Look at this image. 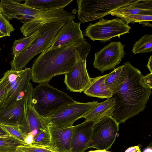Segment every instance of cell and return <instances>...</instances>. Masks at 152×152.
I'll return each mask as SVG.
<instances>
[{
  "instance_id": "obj_24",
  "label": "cell",
  "mask_w": 152,
  "mask_h": 152,
  "mask_svg": "<svg viewBox=\"0 0 152 152\" xmlns=\"http://www.w3.org/2000/svg\"><path fill=\"white\" fill-rule=\"evenodd\" d=\"M40 32L37 31L30 36L18 39H16L12 46V53L15 56L31 44L39 35Z\"/></svg>"
},
{
  "instance_id": "obj_40",
  "label": "cell",
  "mask_w": 152,
  "mask_h": 152,
  "mask_svg": "<svg viewBox=\"0 0 152 152\" xmlns=\"http://www.w3.org/2000/svg\"></svg>"
},
{
  "instance_id": "obj_4",
  "label": "cell",
  "mask_w": 152,
  "mask_h": 152,
  "mask_svg": "<svg viewBox=\"0 0 152 152\" xmlns=\"http://www.w3.org/2000/svg\"><path fill=\"white\" fill-rule=\"evenodd\" d=\"M65 23L63 22L52 23L43 27L38 31L39 36L20 53L13 56L10 62L11 69H23L28 62L37 54L50 47L55 37Z\"/></svg>"
},
{
  "instance_id": "obj_20",
  "label": "cell",
  "mask_w": 152,
  "mask_h": 152,
  "mask_svg": "<svg viewBox=\"0 0 152 152\" xmlns=\"http://www.w3.org/2000/svg\"><path fill=\"white\" fill-rule=\"evenodd\" d=\"M115 105V99L111 97L100 102L95 108L83 118L86 121L97 122L103 118L107 116H112Z\"/></svg>"
},
{
  "instance_id": "obj_12",
  "label": "cell",
  "mask_w": 152,
  "mask_h": 152,
  "mask_svg": "<svg viewBox=\"0 0 152 152\" xmlns=\"http://www.w3.org/2000/svg\"><path fill=\"white\" fill-rule=\"evenodd\" d=\"M125 45L120 42H113L107 45L95 53L93 66L102 73L115 69L124 58L126 53Z\"/></svg>"
},
{
  "instance_id": "obj_1",
  "label": "cell",
  "mask_w": 152,
  "mask_h": 152,
  "mask_svg": "<svg viewBox=\"0 0 152 152\" xmlns=\"http://www.w3.org/2000/svg\"><path fill=\"white\" fill-rule=\"evenodd\" d=\"M91 49L85 39L43 51L34 61L31 80L38 83L49 82L54 76L65 74L79 59H86Z\"/></svg>"
},
{
  "instance_id": "obj_22",
  "label": "cell",
  "mask_w": 152,
  "mask_h": 152,
  "mask_svg": "<svg viewBox=\"0 0 152 152\" xmlns=\"http://www.w3.org/2000/svg\"><path fill=\"white\" fill-rule=\"evenodd\" d=\"M47 127V124L34 110L31 102L28 104L27 107V135H28L36 130L37 131L38 133L42 129Z\"/></svg>"
},
{
  "instance_id": "obj_9",
  "label": "cell",
  "mask_w": 152,
  "mask_h": 152,
  "mask_svg": "<svg viewBox=\"0 0 152 152\" xmlns=\"http://www.w3.org/2000/svg\"><path fill=\"white\" fill-rule=\"evenodd\" d=\"M119 123L112 116H105L93 126L88 148L110 149L114 142L119 130Z\"/></svg>"
},
{
  "instance_id": "obj_19",
  "label": "cell",
  "mask_w": 152,
  "mask_h": 152,
  "mask_svg": "<svg viewBox=\"0 0 152 152\" xmlns=\"http://www.w3.org/2000/svg\"><path fill=\"white\" fill-rule=\"evenodd\" d=\"M110 14L118 18L125 15H152V0H140L138 2L115 10Z\"/></svg>"
},
{
  "instance_id": "obj_39",
  "label": "cell",
  "mask_w": 152,
  "mask_h": 152,
  "mask_svg": "<svg viewBox=\"0 0 152 152\" xmlns=\"http://www.w3.org/2000/svg\"><path fill=\"white\" fill-rule=\"evenodd\" d=\"M4 37H5L4 35L2 34L1 33L0 31V38H1Z\"/></svg>"
},
{
  "instance_id": "obj_17",
  "label": "cell",
  "mask_w": 152,
  "mask_h": 152,
  "mask_svg": "<svg viewBox=\"0 0 152 152\" xmlns=\"http://www.w3.org/2000/svg\"><path fill=\"white\" fill-rule=\"evenodd\" d=\"M47 124L50 136V145L60 152H70L74 126L59 128L50 124Z\"/></svg>"
},
{
  "instance_id": "obj_28",
  "label": "cell",
  "mask_w": 152,
  "mask_h": 152,
  "mask_svg": "<svg viewBox=\"0 0 152 152\" xmlns=\"http://www.w3.org/2000/svg\"><path fill=\"white\" fill-rule=\"evenodd\" d=\"M1 125L9 134L25 144H28L27 140L29 135L25 134L19 127L3 124Z\"/></svg>"
},
{
  "instance_id": "obj_6",
  "label": "cell",
  "mask_w": 152,
  "mask_h": 152,
  "mask_svg": "<svg viewBox=\"0 0 152 152\" xmlns=\"http://www.w3.org/2000/svg\"><path fill=\"white\" fill-rule=\"evenodd\" d=\"M98 101L88 102H75L65 105L44 119L47 124L59 128L72 126L74 123L83 118L97 106Z\"/></svg>"
},
{
  "instance_id": "obj_29",
  "label": "cell",
  "mask_w": 152,
  "mask_h": 152,
  "mask_svg": "<svg viewBox=\"0 0 152 152\" xmlns=\"http://www.w3.org/2000/svg\"><path fill=\"white\" fill-rule=\"evenodd\" d=\"M119 18L128 24L130 23H134L152 21V15H125Z\"/></svg>"
},
{
  "instance_id": "obj_31",
  "label": "cell",
  "mask_w": 152,
  "mask_h": 152,
  "mask_svg": "<svg viewBox=\"0 0 152 152\" xmlns=\"http://www.w3.org/2000/svg\"><path fill=\"white\" fill-rule=\"evenodd\" d=\"M8 79L6 72L0 79V110L3 107L7 93Z\"/></svg>"
},
{
  "instance_id": "obj_13",
  "label": "cell",
  "mask_w": 152,
  "mask_h": 152,
  "mask_svg": "<svg viewBox=\"0 0 152 152\" xmlns=\"http://www.w3.org/2000/svg\"><path fill=\"white\" fill-rule=\"evenodd\" d=\"M21 1L2 0L0 1V11L7 20L16 18L24 23L38 18L45 11L20 3Z\"/></svg>"
},
{
  "instance_id": "obj_8",
  "label": "cell",
  "mask_w": 152,
  "mask_h": 152,
  "mask_svg": "<svg viewBox=\"0 0 152 152\" xmlns=\"http://www.w3.org/2000/svg\"><path fill=\"white\" fill-rule=\"evenodd\" d=\"M131 28L120 18H116L111 20L102 18L94 23H89L83 36L94 41L98 40L104 43L111 39L129 33Z\"/></svg>"
},
{
  "instance_id": "obj_26",
  "label": "cell",
  "mask_w": 152,
  "mask_h": 152,
  "mask_svg": "<svg viewBox=\"0 0 152 152\" xmlns=\"http://www.w3.org/2000/svg\"><path fill=\"white\" fill-rule=\"evenodd\" d=\"M152 50V35L142 36L133 45L132 52L134 54L150 53Z\"/></svg>"
},
{
  "instance_id": "obj_35",
  "label": "cell",
  "mask_w": 152,
  "mask_h": 152,
  "mask_svg": "<svg viewBox=\"0 0 152 152\" xmlns=\"http://www.w3.org/2000/svg\"><path fill=\"white\" fill-rule=\"evenodd\" d=\"M146 66L150 72L151 73H152V56H150Z\"/></svg>"
},
{
  "instance_id": "obj_10",
  "label": "cell",
  "mask_w": 152,
  "mask_h": 152,
  "mask_svg": "<svg viewBox=\"0 0 152 152\" xmlns=\"http://www.w3.org/2000/svg\"><path fill=\"white\" fill-rule=\"evenodd\" d=\"M8 79L7 93L3 107L14 105L30 83L31 68H26L16 71L12 69L6 72Z\"/></svg>"
},
{
  "instance_id": "obj_36",
  "label": "cell",
  "mask_w": 152,
  "mask_h": 152,
  "mask_svg": "<svg viewBox=\"0 0 152 152\" xmlns=\"http://www.w3.org/2000/svg\"><path fill=\"white\" fill-rule=\"evenodd\" d=\"M9 134L2 127L1 125L0 124V137L8 135Z\"/></svg>"
},
{
  "instance_id": "obj_16",
  "label": "cell",
  "mask_w": 152,
  "mask_h": 152,
  "mask_svg": "<svg viewBox=\"0 0 152 152\" xmlns=\"http://www.w3.org/2000/svg\"><path fill=\"white\" fill-rule=\"evenodd\" d=\"M96 122L85 120L74 126L72 138L70 152H84L88 149L94 125Z\"/></svg>"
},
{
  "instance_id": "obj_30",
  "label": "cell",
  "mask_w": 152,
  "mask_h": 152,
  "mask_svg": "<svg viewBox=\"0 0 152 152\" xmlns=\"http://www.w3.org/2000/svg\"><path fill=\"white\" fill-rule=\"evenodd\" d=\"M30 143L50 145V136L48 128L42 129L34 136Z\"/></svg>"
},
{
  "instance_id": "obj_15",
  "label": "cell",
  "mask_w": 152,
  "mask_h": 152,
  "mask_svg": "<svg viewBox=\"0 0 152 152\" xmlns=\"http://www.w3.org/2000/svg\"><path fill=\"white\" fill-rule=\"evenodd\" d=\"M80 22L71 20L65 23L57 33L52 42V48L67 46L85 39L80 28Z\"/></svg>"
},
{
  "instance_id": "obj_21",
  "label": "cell",
  "mask_w": 152,
  "mask_h": 152,
  "mask_svg": "<svg viewBox=\"0 0 152 152\" xmlns=\"http://www.w3.org/2000/svg\"><path fill=\"white\" fill-rule=\"evenodd\" d=\"M73 0H26L24 3L29 7L43 11L63 9Z\"/></svg>"
},
{
  "instance_id": "obj_37",
  "label": "cell",
  "mask_w": 152,
  "mask_h": 152,
  "mask_svg": "<svg viewBox=\"0 0 152 152\" xmlns=\"http://www.w3.org/2000/svg\"><path fill=\"white\" fill-rule=\"evenodd\" d=\"M113 152L110 151H108L107 150H92L90 151L87 152Z\"/></svg>"
},
{
  "instance_id": "obj_25",
  "label": "cell",
  "mask_w": 152,
  "mask_h": 152,
  "mask_svg": "<svg viewBox=\"0 0 152 152\" xmlns=\"http://www.w3.org/2000/svg\"><path fill=\"white\" fill-rule=\"evenodd\" d=\"M25 145L10 135L0 137V152H16L18 147Z\"/></svg>"
},
{
  "instance_id": "obj_18",
  "label": "cell",
  "mask_w": 152,
  "mask_h": 152,
  "mask_svg": "<svg viewBox=\"0 0 152 152\" xmlns=\"http://www.w3.org/2000/svg\"><path fill=\"white\" fill-rule=\"evenodd\" d=\"M112 72L113 71L102 76L91 78L89 84L84 91V94L88 96L102 99L112 97L113 93L104 82Z\"/></svg>"
},
{
  "instance_id": "obj_11",
  "label": "cell",
  "mask_w": 152,
  "mask_h": 152,
  "mask_svg": "<svg viewBox=\"0 0 152 152\" xmlns=\"http://www.w3.org/2000/svg\"><path fill=\"white\" fill-rule=\"evenodd\" d=\"M75 18L74 15L63 9L45 11L38 18L24 23L20 30L23 36L26 37L48 25L59 22L66 23Z\"/></svg>"
},
{
  "instance_id": "obj_3",
  "label": "cell",
  "mask_w": 152,
  "mask_h": 152,
  "mask_svg": "<svg viewBox=\"0 0 152 152\" xmlns=\"http://www.w3.org/2000/svg\"><path fill=\"white\" fill-rule=\"evenodd\" d=\"M75 101L65 93L50 85L48 82L39 83L33 89L31 104L42 119L63 106Z\"/></svg>"
},
{
  "instance_id": "obj_5",
  "label": "cell",
  "mask_w": 152,
  "mask_h": 152,
  "mask_svg": "<svg viewBox=\"0 0 152 152\" xmlns=\"http://www.w3.org/2000/svg\"><path fill=\"white\" fill-rule=\"evenodd\" d=\"M140 0H77V17L80 23L101 19L113 11Z\"/></svg>"
},
{
  "instance_id": "obj_23",
  "label": "cell",
  "mask_w": 152,
  "mask_h": 152,
  "mask_svg": "<svg viewBox=\"0 0 152 152\" xmlns=\"http://www.w3.org/2000/svg\"><path fill=\"white\" fill-rule=\"evenodd\" d=\"M112 71V74L105 79L104 82L113 94L118 90L126 77V69L124 64Z\"/></svg>"
},
{
  "instance_id": "obj_27",
  "label": "cell",
  "mask_w": 152,
  "mask_h": 152,
  "mask_svg": "<svg viewBox=\"0 0 152 152\" xmlns=\"http://www.w3.org/2000/svg\"><path fill=\"white\" fill-rule=\"evenodd\" d=\"M16 152H60L50 145H40L32 143L18 147Z\"/></svg>"
},
{
  "instance_id": "obj_38",
  "label": "cell",
  "mask_w": 152,
  "mask_h": 152,
  "mask_svg": "<svg viewBox=\"0 0 152 152\" xmlns=\"http://www.w3.org/2000/svg\"><path fill=\"white\" fill-rule=\"evenodd\" d=\"M143 152H152V149L151 145H149L145 148L143 151Z\"/></svg>"
},
{
  "instance_id": "obj_34",
  "label": "cell",
  "mask_w": 152,
  "mask_h": 152,
  "mask_svg": "<svg viewBox=\"0 0 152 152\" xmlns=\"http://www.w3.org/2000/svg\"><path fill=\"white\" fill-rule=\"evenodd\" d=\"M124 152H141L140 145L130 147L127 149Z\"/></svg>"
},
{
  "instance_id": "obj_2",
  "label": "cell",
  "mask_w": 152,
  "mask_h": 152,
  "mask_svg": "<svg viewBox=\"0 0 152 152\" xmlns=\"http://www.w3.org/2000/svg\"><path fill=\"white\" fill-rule=\"evenodd\" d=\"M126 76L118 90L113 94L115 105L112 117L119 124L143 111L145 109L151 89L143 83L141 72L130 62L124 64Z\"/></svg>"
},
{
  "instance_id": "obj_33",
  "label": "cell",
  "mask_w": 152,
  "mask_h": 152,
  "mask_svg": "<svg viewBox=\"0 0 152 152\" xmlns=\"http://www.w3.org/2000/svg\"><path fill=\"white\" fill-rule=\"evenodd\" d=\"M142 78L144 84L152 89V73H150L145 76L142 75Z\"/></svg>"
},
{
  "instance_id": "obj_7",
  "label": "cell",
  "mask_w": 152,
  "mask_h": 152,
  "mask_svg": "<svg viewBox=\"0 0 152 152\" xmlns=\"http://www.w3.org/2000/svg\"><path fill=\"white\" fill-rule=\"evenodd\" d=\"M33 88L30 83L14 105L7 107H3L0 110V124L18 126L27 134V107L31 102Z\"/></svg>"
},
{
  "instance_id": "obj_14",
  "label": "cell",
  "mask_w": 152,
  "mask_h": 152,
  "mask_svg": "<svg viewBox=\"0 0 152 152\" xmlns=\"http://www.w3.org/2000/svg\"><path fill=\"white\" fill-rule=\"evenodd\" d=\"M64 75V83L71 91L84 92L90 83L91 78L86 68V59H78L72 69Z\"/></svg>"
},
{
  "instance_id": "obj_32",
  "label": "cell",
  "mask_w": 152,
  "mask_h": 152,
  "mask_svg": "<svg viewBox=\"0 0 152 152\" xmlns=\"http://www.w3.org/2000/svg\"><path fill=\"white\" fill-rule=\"evenodd\" d=\"M15 29L2 15L0 11V31L5 36L10 37V34Z\"/></svg>"
}]
</instances>
